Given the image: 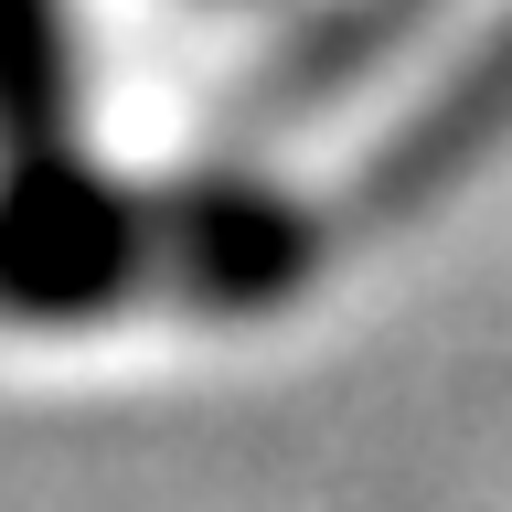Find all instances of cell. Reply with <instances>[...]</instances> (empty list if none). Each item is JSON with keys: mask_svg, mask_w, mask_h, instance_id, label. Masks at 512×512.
Returning a JSON list of instances; mask_svg holds the SVG:
<instances>
[{"mask_svg": "<svg viewBox=\"0 0 512 512\" xmlns=\"http://www.w3.org/2000/svg\"><path fill=\"white\" fill-rule=\"evenodd\" d=\"M310 278V224L256 182L118 192L64 150H32L0 182V310L11 320H86L128 299L182 310H256Z\"/></svg>", "mask_w": 512, "mask_h": 512, "instance_id": "obj_1", "label": "cell"}, {"mask_svg": "<svg viewBox=\"0 0 512 512\" xmlns=\"http://www.w3.org/2000/svg\"><path fill=\"white\" fill-rule=\"evenodd\" d=\"M75 118V32L64 0H0V139L11 150H64Z\"/></svg>", "mask_w": 512, "mask_h": 512, "instance_id": "obj_2", "label": "cell"}]
</instances>
